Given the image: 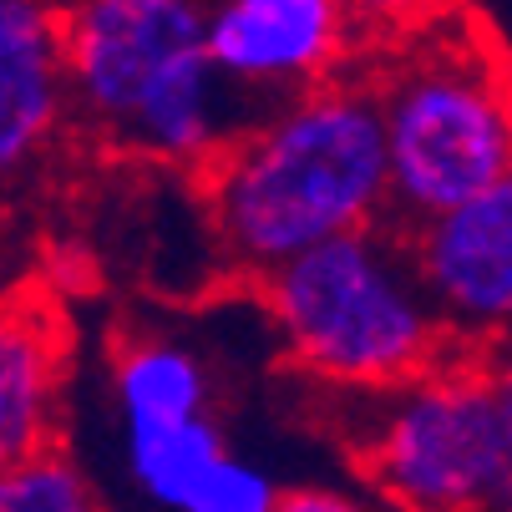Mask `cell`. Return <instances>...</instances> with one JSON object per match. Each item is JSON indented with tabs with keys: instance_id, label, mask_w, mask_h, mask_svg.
Instances as JSON below:
<instances>
[{
	"instance_id": "cell-1",
	"label": "cell",
	"mask_w": 512,
	"mask_h": 512,
	"mask_svg": "<svg viewBox=\"0 0 512 512\" xmlns=\"http://www.w3.org/2000/svg\"><path fill=\"white\" fill-rule=\"evenodd\" d=\"M224 259L254 279L335 234L391 218V153L376 82L335 77L264 107L203 168Z\"/></svg>"
},
{
	"instance_id": "cell-2",
	"label": "cell",
	"mask_w": 512,
	"mask_h": 512,
	"mask_svg": "<svg viewBox=\"0 0 512 512\" xmlns=\"http://www.w3.org/2000/svg\"><path fill=\"white\" fill-rule=\"evenodd\" d=\"M77 122L122 158L203 173L264 112L208 46L203 0H61Z\"/></svg>"
},
{
	"instance_id": "cell-3",
	"label": "cell",
	"mask_w": 512,
	"mask_h": 512,
	"mask_svg": "<svg viewBox=\"0 0 512 512\" xmlns=\"http://www.w3.org/2000/svg\"><path fill=\"white\" fill-rule=\"evenodd\" d=\"M264 315L300 371L330 391H391L452 355L406 224L335 234L259 279Z\"/></svg>"
},
{
	"instance_id": "cell-4",
	"label": "cell",
	"mask_w": 512,
	"mask_h": 512,
	"mask_svg": "<svg viewBox=\"0 0 512 512\" xmlns=\"http://www.w3.org/2000/svg\"><path fill=\"white\" fill-rule=\"evenodd\" d=\"M371 82L386 117L396 224L411 229L512 168V77L497 56L431 41Z\"/></svg>"
},
{
	"instance_id": "cell-5",
	"label": "cell",
	"mask_w": 512,
	"mask_h": 512,
	"mask_svg": "<svg viewBox=\"0 0 512 512\" xmlns=\"http://www.w3.org/2000/svg\"><path fill=\"white\" fill-rule=\"evenodd\" d=\"M360 406L355 457L391 507L497 512L507 442L492 365L447 355L391 391H360Z\"/></svg>"
},
{
	"instance_id": "cell-6",
	"label": "cell",
	"mask_w": 512,
	"mask_h": 512,
	"mask_svg": "<svg viewBox=\"0 0 512 512\" xmlns=\"http://www.w3.org/2000/svg\"><path fill=\"white\" fill-rule=\"evenodd\" d=\"M416 269L457 350L512 345V168L406 229Z\"/></svg>"
},
{
	"instance_id": "cell-7",
	"label": "cell",
	"mask_w": 512,
	"mask_h": 512,
	"mask_svg": "<svg viewBox=\"0 0 512 512\" xmlns=\"http://www.w3.org/2000/svg\"><path fill=\"white\" fill-rule=\"evenodd\" d=\"M203 6L213 61L259 107L345 77L365 31L350 0H203Z\"/></svg>"
},
{
	"instance_id": "cell-8",
	"label": "cell",
	"mask_w": 512,
	"mask_h": 512,
	"mask_svg": "<svg viewBox=\"0 0 512 512\" xmlns=\"http://www.w3.org/2000/svg\"><path fill=\"white\" fill-rule=\"evenodd\" d=\"M71 112L56 0H0V193L41 168Z\"/></svg>"
},
{
	"instance_id": "cell-9",
	"label": "cell",
	"mask_w": 512,
	"mask_h": 512,
	"mask_svg": "<svg viewBox=\"0 0 512 512\" xmlns=\"http://www.w3.org/2000/svg\"><path fill=\"white\" fill-rule=\"evenodd\" d=\"M66 381V340L36 300L0 305V467L51 447Z\"/></svg>"
},
{
	"instance_id": "cell-10",
	"label": "cell",
	"mask_w": 512,
	"mask_h": 512,
	"mask_svg": "<svg viewBox=\"0 0 512 512\" xmlns=\"http://www.w3.org/2000/svg\"><path fill=\"white\" fill-rule=\"evenodd\" d=\"M107 391L122 426H153L203 416L213 401V376L193 345L173 335H137L117 345Z\"/></svg>"
},
{
	"instance_id": "cell-11",
	"label": "cell",
	"mask_w": 512,
	"mask_h": 512,
	"mask_svg": "<svg viewBox=\"0 0 512 512\" xmlns=\"http://www.w3.org/2000/svg\"><path fill=\"white\" fill-rule=\"evenodd\" d=\"M229 452V436L208 411L183 421L122 426V467L127 482L163 512H183L208 467Z\"/></svg>"
},
{
	"instance_id": "cell-12",
	"label": "cell",
	"mask_w": 512,
	"mask_h": 512,
	"mask_svg": "<svg viewBox=\"0 0 512 512\" xmlns=\"http://www.w3.org/2000/svg\"><path fill=\"white\" fill-rule=\"evenodd\" d=\"M16 512H102L82 467L61 452H36L16 462Z\"/></svg>"
},
{
	"instance_id": "cell-13",
	"label": "cell",
	"mask_w": 512,
	"mask_h": 512,
	"mask_svg": "<svg viewBox=\"0 0 512 512\" xmlns=\"http://www.w3.org/2000/svg\"><path fill=\"white\" fill-rule=\"evenodd\" d=\"M274 502H279L274 477L229 447L208 467V477L198 482V492L188 497L183 512H274Z\"/></svg>"
},
{
	"instance_id": "cell-14",
	"label": "cell",
	"mask_w": 512,
	"mask_h": 512,
	"mask_svg": "<svg viewBox=\"0 0 512 512\" xmlns=\"http://www.w3.org/2000/svg\"><path fill=\"white\" fill-rule=\"evenodd\" d=\"M442 6L447 0H350V11L360 16L365 31H416Z\"/></svg>"
},
{
	"instance_id": "cell-15",
	"label": "cell",
	"mask_w": 512,
	"mask_h": 512,
	"mask_svg": "<svg viewBox=\"0 0 512 512\" xmlns=\"http://www.w3.org/2000/svg\"><path fill=\"white\" fill-rule=\"evenodd\" d=\"M274 512H371V507L335 487H295V492H279Z\"/></svg>"
},
{
	"instance_id": "cell-16",
	"label": "cell",
	"mask_w": 512,
	"mask_h": 512,
	"mask_svg": "<svg viewBox=\"0 0 512 512\" xmlns=\"http://www.w3.org/2000/svg\"><path fill=\"white\" fill-rule=\"evenodd\" d=\"M492 381H497V406H502V442H507V487L497 512H512V345L492 360Z\"/></svg>"
},
{
	"instance_id": "cell-17",
	"label": "cell",
	"mask_w": 512,
	"mask_h": 512,
	"mask_svg": "<svg viewBox=\"0 0 512 512\" xmlns=\"http://www.w3.org/2000/svg\"><path fill=\"white\" fill-rule=\"evenodd\" d=\"M0 512H16V467H0Z\"/></svg>"
}]
</instances>
